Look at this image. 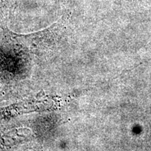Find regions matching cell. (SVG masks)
<instances>
[{
	"label": "cell",
	"mask_w": 151,
	"mask_h": 151,
	"mask_svg": "<svg viewBox=\"0 0 151 151\" xmlns=\"http://www.w3.org/2000/svg\"><path fill=\"white\" fill-rule=\"evenodd\" d=\"M17 6V0H0V25H5Z\"/></svg>",
	"instance_id": "cell-1"
}]
</instances>
